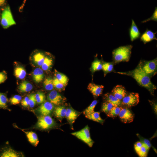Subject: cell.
<instances>
[{
    "mask_svg": "<svg viewBox=\"0 0 157 157\" xmlns=\"http://www.w3.org/2000/svg\"><path fill=\"white\" fill-rule=\"evenodd\" d=\"M142 62L140 61L134 70L126 72H117L131 76L140 85L147 89L151 94L154 95V91L156 87L151 82L150 77L143 71L142 67Z\"/></svg>",
    "mask_w": 157,
    "mask_h": 157,
    "instance_id": "6da1fadb",
    "label": "cell"
},
{
    "mask_svg": "<svg viewBox=\"0 0 157 157\" xmlns=\"http://www.w3.org/2000/svg\"><path fill=\"white\" fill-rule=\"evenodd\" d=\"M133 46L131 45L120 46L113 50V57L115 62H128L129 60Z\"/></svg>",
    "mask_w": 157,
    "mask_h": 157,
    "instance_id": "7a4b0ae2",
    "label": "cell"
},
{
    "mask_svg": "<svg viewBox=\"0 0 157 157\" xmlns=\"http://www.w3.org/2000/svg\"><path fill=\"white\" fill-rule=\"evenodd\" d=\"M0 22L1 26L4 29L16 24L9 5L5 7L2 10Z\"/></svg>",
    "mask_w": 157,
    "mask_h": 157,
    "instance_id": "3957f363",
    "label": "cell"
},
{
    "mask_svg": "<svg viewBox=\"0 0 157 157\" xmlns=\"http://www.w3.org/2000/svg\"><path fill=\"white\" fill-rule=\"evenodd\" d=\"M71 134L86 144L89 147H91L94 143L91 138L90 128L87 125L81 130L73 132Z\"/></svg>",
    "mask_w": 157,
    "mask_h": 157,
    "instance_id": "277c9868",
    "label": "cell"
},
{
    "mask_svg": "<svg viewBox=\"0 0 157 157\" xmlns=\"http://www.w3.org/2000/svg\"><path fill=\"white\" fill-rule=\"evenodd\" d=\"M55 124L53 119L50 115H42L38 118L36 126L41 129L46 130L51 128Z\"/></svg>",
    "mask_w": 157,
    "mask_h": 157,
    "instance_id": "5b68a950",
    "label": "cell"
},
{
    "mask_svg": "<svg viewBox=\"0 0 157 157\" xmlns=\"http://www.w3.org/2000/svg\"><path fill=\"white\" fill-rule=\"evenodd\" d=\"M157 65V58L151 61H146L143 63L142 67L144 72L150 77L154 75L156 73Z\"/></svg>",
    "mask_w": 157,
    "mask_h": 157,
    "instance_id": "8992f818",
    "label": "cell"
},
{
    "mask_svg": "<svg viewBox=\"0 0 157 157\" xmlns=\"http://www.w3.org/2000/svg\"><path fill=\"white\" fill-rule=\"evenodd\" d=\"M122 100L121 102L123 105L129 107L135 106L139 103V94L137 93L132 92L126 95Z\"/></svg>",
    "mask_w": 157,
    "mask_h": 157,
    "instance_id": "52a82bcc",
    "label": "cell"
},
{
    "mask_svg": "<svg viewBox=\"0 0 157 157\" xmlns=\"http://www.w3.org/2000/svg\"><path fill=\"white\" fill-rule=\"evenodd\" d=\"M121 121L125 123L132 122L134 118V115L127 108H122L118 115Z\"/></svg>",
    "mask_w": 157,
    "mask_h": 157,
    "instance_id": "ba28073f",
    "label": "cell"
},
{
    "mask_svg": "<svg viewBox=\"0 0 157 157\" xmlns=\"http://www.w3.org/2000/svg\"><path fill=\"white\" fill-rule=\"evenodd\" d=\"M47 99L49 101L56 106L62 104L64 100L62 96L55 90H52L48 94Z\"/></svg>",
    "mask_w": 157,
    "mask_h": 157,
    "instance_id": "9c48e42d",
    "label": "cell"
},
{
    "mask_svg": "<svg viewBox=\"0 0 157 157\" xmlns=\"http://www.w3.org/2000/svg\"><path fill=\"white\" fill-rule=\"evenodd\" d=\"M54 108L53 104L49 101H45L37 109L38 112L42 115H47L50 114Z\"/></svg>",
    "mask_w": 157,
    "mask_h": 157,
    "instance_id": "30bf717a",
    "label": "cell"
},
{
    "mask_svg": "<svg viewBox=\"0 0 157 157\" xmlns=\"http://www.w3.org/2000/svg\"><path fill=\"white\" fill-rule=\"evenodd\" d=\"M131 20V24L129 31L131 40L133 42L139 38L141 36V33L134 21L132 19Z\"/></svg>",
    "mask_w": 157,
    "mask_h": 157,
    "instance_id": "8fae6325",
    "label": "cell"
},
{
    "mask_svg": "<svg viewBox=\"0 0 157 157\" xmlns=\"http://www.w3.org/2000/svg\"><path fill=\"white\" fill-rule=\"evenodd\" d=\"M157 32L154 33L152 31L147 28L145 31L140 36V40L142 41L144 44L152 41L154 40H157L155 34Z\"/></svg>",
    "mask_w": 157,
    "mask_h": 157,
    "instance_id": "7c38bea8",
    "label": "cell"
},
{
    "mask_svg": "<svg viewBox=\"0 0 157 157\" xmlns=\"http://www.w3.org/2000/svg\"><path fill=\"white\" fill-rule=\"evenodd\" d=\"M80 114V113L75 110L72 108H68L66 109L65 117L69 123L72 124Z\"/></svg>",
    "mask_w": 157,
    "mask_h": 157,
    "instance_id": "4fadbf2b",
    "label": "cell"
},
{
    "mask_svg": "<svg viewBox=\"0 0 157 157\" xmlns=\"http://www.w3.org/2000/svg\"><path fill=\"white\" fill-rule=\"evenodd\" d=\"M112 94L116 98L121 100L126 95L125 88L121 85H117L112 91Z\"/></svg>",
    "mask_w": 157,
    "mask_h": 157,
    "instance_id": "5bb4252c",
    "label": "cell"
},
{
    "mask_svg": "<svg viewBox=\"0 0 157 157\" xmlns=\"http://www.w3.org/2000/svg\"><path fill=\"white\" fill-rule=\"evenodd\" d=\"M104 88L102 85L90 83L88 84L87 88L93 96L97 97L102 94Z\"/></svg>",
    "mask_w": 157,
    "mask_h": 157,
    "instance_id": "9a60e30c",
    "label": "cell"
},
{
    "mask_svg": "<svg viewBox=\"0 0 157 157\" xmlns=\"http://www.w3.org/2000/svg\"><path fill=\"white\" fill-rule=\"evenodd\" d=\"M32 77L35 83H40L42 81L44 77L43 70L40 68H35L33 72Z\"/></svg>",
    "mask_w": 157,
    "mask_h": 157,
    "instance_id": "2e32d148",
    "label": "cell"
},
{
    "mask_svg": "<svg viewBox=\"0 0 157 157\" xmlns=\"http://www.w3.org/2000/svg\"><path fill=\"white\" fill-rule=\"evenodd\" d=\"M45 56L42 52H35L33 55V60L37 65L41 67L44 62Z\"/></svg>",
    "mask_w": 157,
    "mask_h": 157,
    "instance_id": "e0dca14e",
    "label": "cell"
},
{
    "mask_svg": "<svg viewBox=\"0 0 157 157\" xmlns=\"http://www.w3.org/2000/svg\"><path fill=\"white\" fill-rule=\"evenodd\" d=\"M24 132L26 134L28 141L32 145L36 147L39 142V140L36 133L32 131Z\"/></svg>",
    "mask_w": 157,
    "mask_h": 157,
    "instance_id": "ac0fdd59",
    "label": "cell"
},
{
    "mask_svg": "<svg viewBox=\"0 0 157 157\" xmlns=\"http://www.w3.org/2000/svg\"><path fill=\"white\" fill-rule=\"evenodd\" d=\"M104 99L106 101H107L111 103L113 106H119L122 102L112 94L107 93L104 95Z\"/></svg>",
    "mask_w": 157,
    "mask_h": 157,
    "instance_id": "d6986e66",
    "label": "cell"
},
{
    "mask_svg": "<svg viewBox=\"0 0 157 157\" xmlns=\"http://www.w3.org/2000/svg\"><path fill=\"white\" fill-rule=\"evenodd\" d=\"M33 88L31 84L27 81H22L19 84L18 89L21 92H26L31 91Z\"/></svg>",
    "mask_w": 157,
    "mask_h": 157,
    "instance_id": "ffe728a7",
    "label": "cell"
},
{
    "mask_svg": "<svg viewBox=\"0 0 157 157\" xmlns=\"http://www.w3.org/2000/svg\"><path fill=\"white\" fill-rule=\"evenodd\" d=\"M14 74L16 78L20 79H22L25 77L26 72L23 67L17 66L14 69Z\"/></svg>",
    "mask_w": 157,
    "mask_h": 157,
    "instance_id": "44dd1931",
    "label": "cell"
},
{
    "mask_svg": "<svg viewBox=\"0 0 157 157\" xmlns=\"http://www.w3.org/2000/svg\"><path fill=\"white\" fill-rule=\"evenodd\" d=\"M85 117L90 119L102 124L104 122V120L101 118L100 115V112H98L94 111L90 114L85 115Z\"/></svg>",
    "mask_w": 157,
    "mask_h": 157,
    "instance_id": "7402d4cb",
    "label": "cell"
},
{
    "mask_svg": "<svg viewBox=\"0 0 157 157\" xmlns=\"http://www.w3.org/2000/svg\"><path fill=\"white\" fill-rule=\"evenodd\" d=\"M66 111V109L64 106H60L56 108L54 114L57 118L62 119L65 117Z\"/></svg>",
    "mask_w": 157,
    "mask_h": 157,
    "instance_id": "603a6c76",
    "label": "cell"
},
{
    "mask_svg": "<svg viewBox=\"0 0 157 157\" xmlns=\"http://www.w3.org/2000/svg\"><path fill=\"white\" fill-rule=\"evenodd\" d=\"M21 156V154L11 148L4 151L1 155V157H18Z\"/></svg>",
    "mask_w": 157,
    "mask_h": 157,
    "instance_id": "cb8c5ba5",
    "label": "cell"
},
{
    "mask_svg": "<svg viewBox=\"0 0 157 157\" xmlns=\"http://www.w3.org/2000/svg\"><path fill=\"white\" fill-rule=\"evenodd\" d=\"M52 65L53 60L52 58L49 56H45L44 62L41 67L43 70L46 71L51 68Z\"/></svg>",
    "mask_w": 157,
    "mask_h": 157,
    "instance_id": "d4e9b609",
    "label": "cell"
},
{
    "mask_svg": "<svg viewBox=\"0 0 157 157\" xmlns=\"http://www.w3.org/2000/svg\"><path fill=\"white\" fill-rule=\"evenodd\" d=\"M55 77L65 86L67 85L68 82V78L66 76L58 72L56 70H55Z\"/></svg>",
    "mask_w": 157,
    "mask_h": 157,
    "instance_id": "484cf974",
    "label": "cell"
},
{
    "mask_svg": "<svg viewBox=\"0 0 157 157\" xmlns=\"http://www.w3.org/2000/svg\"><path fill=\"white\" fill-rule=\"evenodd\" d=\"M43 85L45 89L47 90H52L54 88L53 79L50 77H47L44 79Z\"/></svg>",
    "mask_w": 157,
    "mask_h": 157,
    "instance_id": "4316f807",
    "label": "cell"
},
{
    "mask_svg": "<svg viewBox=\"0 0 157 157\" xmlns=\"http://www.w3.org/2000/svg\"><path fill=\"white\" fill-rule=\"evenodd\" d=\"M122 107L119 106H113L111 110L107 114L108 117H115L118 115Z\"/></svg>",
    "mask_w": 157,
    "mask_h": 157,
    "instance_id": "83f0119b",
    "label": "cell"
},
{
    "mask_svg": "<svg viewBox=\"0 0 157 157\" xmlns=\"http://www.w3.org/2000/svg\"><path fill=\"white\" fill-rule=\"evenodd\" d=\"M97 102V101L96 100L93 101L91 104L83 111L84 114L86 115L94 112V108Z\"/></svg>",
    "mask_w": 157,
    "mask_h": 157,
    "instance_id": "f1b7e54d",
    "label": "cell"
},
{
    "mask_svg": "<svg viewBox=\"0 0 157 157\" xmlns=\"http://www.w3.org/2000/svg\"><path fill=\"white\" fill-rule=\"evenodd\" d=\"M35 97L37 103L41 104L45 101L44 94L41 92H38L35 94Z\"/></svg>",
    "mask_w": 157,
    "mask_h": 157,
    "instance_id": "f546056e",
    "label": "cell"
},
{
    "mask_svg": "<svg viewBox=\"0 0 157 157\" xmlns=\"http://www.w3.org/2000/svg\"><path fill=\"white\" fill-rule=\"evenodd\" d=\"M102 64L98 60H94L92 64L91 69L92 72H94L102 69Z\"/></svg>",
    "mask_w": 157,
    "mask_h": 157,
    "instance_id": "4dcf8cb0",
    "label": "cell"
},
{
    "mask_svg": "<svg viewBox=\"0 0 157 157\" xmlns=\"http://www.w3.org/2000/svg\"><path fill=\"white\" fill-rule=\"evenodd\" d=\"M137 136L140 140L142 145L144 146L147 150H149L151 146L150 141L148 139H145L141 136L139 134H137Z\"/></svg>",
    "mask_w": 157,
    "mask_h": 157,
    "instance_id": "1f68e13d",
    "label": "cell"
},
{
    "mask_svg": "<svg viewBox=\"0 0 157 157\" xmlns=\"http://www.w3.org/2000/svg\"><path fill=\"white\" fill-rule=\"evenodd\" d=\"M8 101L6 96L3 94L0 93V108H6Z\"/></svg>",
    "mask_w": 157,
    "mask_h": 157,
    "instance_id": "d6a6232c",
    "label": "cell"
},
{
    "mask_svg": "<svg viewBox=\"0 0 157 157\" xmlns=\"http://www.w3.org/2000/svg\"><path fill=\"white\" fill-rule=\"evenodd\" d=\"M113 106V105L111 103L106 101L102 105L101 110L107 114Z\"/></svg>",
    "mask_w": 157,
    "mask_h": 157,
    "instance_id": "836d02e7",
    "label": "cell"
},
{
    "mask_svg": "<svg viewBox=\"0 0 157 157\" xmlns=\"http://www.w3.org/2000/svg\"><path fill=\"white\" fill-rule=\"evenodd\" d=\"M113 67V65L112 63L106 62L102 64V69L106 73L112 71Z\"/></svg>",
    "mask_w": 157,
    "mask_h": 157,
    "instance_id": "e575fe53",
    "label": "cell"
},
{
    "mask_svg": "<svg viewBox=\"0 0 157 157\" xmlns=\"http://www.w3.org/2000/svg\"><path fill=\"white\" fill-rule=\"evenodd\" d=\"M53 83L54 87L57 90H62L65 86L62 83L59 81L55 77L53 79Z\"/></svg>",
    "mask_w": 157,
    "mask_h": 157,
    "instance_id": "d590c367",
    "label": "cell"
},
{
    "mask_svg": "<svg viewBox=\"0 0 157 157\" xmlns=\"http://www.w3.org/2000/svg\"><path fill=\"white\" fill-rule=\"evenodd\" d=\"M22 97L19 95H15L12 97L10 99V103L16 105L19 104L21 101Z\"/></svg>",
    "mask_w": 157,
    "mask_h": 157,
    "instance_id": "8d00e7d4",
    "label": "cell"
},
{
    "mask_svg": "<svg viewBox=\"0 0 157 157\" xmlns=\"http://www.w3.org/2000/svg\"><path fill=\"white\" fill-rule=\"evenodd\" d=\"M151 20H153L156 22H157V8L155 7L154 11L151 17L150 18L144 20L141 22L142 23L146 22Z\"/></svg>",
    "mask_w": 157,
    "mask_h": 157,
    "instance_id": "74e56055",
    "label": "cell"
},
{
    "mask_svg": "<svg viewBox=\"0 0 157 157\" xmlns=\"http://www.w3.org/2000/svg\"><path fill=\"white\" fill-rule=\"evenodd\" d=\"M29 97V106L31 108H32L35 106L36 103L35 97V94H31Z\"/></svg>",
    "mask_w": 157,
    "mask_h": 157,
    "instance_id": "f35d334b",
    "label": "cell"
},
{
    "mask_svg": "<svg viewBox=\"0 0 157 157\" xmlns=\"http://www.w3.org/2000/svg\"><path fill=\"white\" fill-rule=\"evenodd\" d=\"M148 151V150L144 146L142 145L137 154L140 157H145L147 156Z\"/></svg>",
    "mask_w": 157,
    "mask_h": 157,
    "instance_id": "ab89813d",
    "label": "cell"
},
{
    "mask_svg": "<svg viewBox=\"0 0 157 157\" xmlns=\"http://www.w3.org/2000/svg\"><path fill=\"white\" fill-rule=\"evenodd\" d=\"M22 105L24 107H27L29 105V97H26L21 101Z\"/></svg>",
    "mask_w": 157,
    "mask_h": 157,
    "instance_id": "60d3db41",
    "label": "cell"
},
{
    "mask_svg": "<svg viewBox=\"0 0 157 157\" xmlns=\"http://www.w3.org/2000/svg\"><path fill=\"white\" fill-rule=\"evenodd\" d=\"M7 78L6 74L4 72H0V84L3 83Z\"/></svg>",
    "mask_w": 157,
    "mask_h": 157,
    "instance_id": "b9f144b4",
    "label": "cell"
},
{
    "mask_svg": "<svg viewBox=\"0 0 157 157\" xmlns=\"http://www.w3.org/2000/svg\"><path fill=\"white\" fill-rule=\"evenodd\" d=\"M142 146L140 141L136 142L134 144V149L137 153H138Z\"/></svg>",
    "mask_w": 157,
    "mask_h": 157,
    "instance_id": "7bdbcfd3",
    "label": "cell"
},
{
    "mask_svg": "<svg viewBox=\"0 0 157 157\" xmlns=\"http://www.w3.org/2000/svg\"><path fill=\"white\" fill-rule=\"evenodd\" d=\"M6 3V0H0V7L4 6Z\"/></svg>",
    "mask_w": 157,
    "mask_h": 157,
    "instance_id": "ee69618b",
    "label": "cell"
},
{
    "mask_svg": "<svg viewBox=\"0 0 157 157\" xmlns=\"http://www.w3.org/2000/svg\"><path fill=\"white\" fill-rule=\"evenodd\" d=\"M1 10H0V20L1 17Z\"/></svg>",
    "mask_w": 157,
    "mask_h": 157,
    "instance_id": "f6af8a7d",
    "label": "cell"
}]
</instances>
